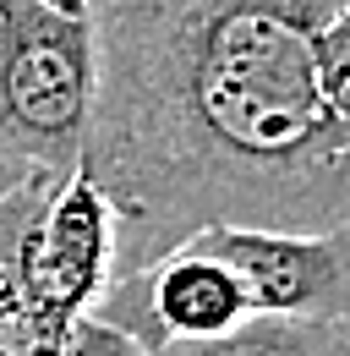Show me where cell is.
<instances>
[{"label":"cell","instance_id":"obj_1","mask_svg":"<svg viewBox=\"0 0 350 356\" xmlns=\"http://www.w3.org/2000/svg\"><path fill=\"white\" fill-rule=\"evenodd\" d=\"M93 121L83 170L121 214V268L203 225L350 220V143L312 39L340 0H88Z\"/></svg>","mask_w":350,"mask_h":356},{"label":"cell","instance_id":"obj_2","mask_svg":"<svg viewBox=\"0 0 350 356\" xmlns=\"http://www.w3.org/2000/svg\"><path fill=\"white\" fill-rule=\"evenodd\" d=\"M93 11L60 17L28 0H0V159L72 176L93 121Z\"/></svg>","mask_w":350,"mask_h":356},{"label":"cell","instance_id":"obj_3","mask_svg":"<svg viewBox=\"0 0 350 356\" xmlns=\"http://www.w3.org/2000/svg\"><path fill=\"white\" fill-rule=\"evenodd\" d=\"M186 241H197L235 274L252 318L350 323V220L328 230L203 225Z\"/></svg>","mask_w":350,"mask_h":356},{"label":"cell","instance_id":"obj_4","mask_svg":"<svg viewBox=\"0 0 350 356\" xmlns=\"http://www.w3.org/2000/svg\"><path fill=\"white\" fill-rule=\"evenodd\" d=\"M121 268V214L83 165L49 186L22 236V296L60 323L93 318Z\"/></svg>","mask_w":350,"mask_h":356},{"label":"cell","instance_id":"obj_5","mask_svg":"<svg viewBox=\"0 0 350 356\" xmlns=\"http://www.w3.org/2000/svg\"><path fill=\"white\" fill-rule=\"evenodd\" d=\"M60 176L49 170H22L17 186L0 192V356H142L126 334H115L99 318H44L22 296V236L49 197Z\"/></svg>","mask_w":350,"mask_h":356},{"label":"cell","instance_id":"obj_6","mask_svg":"<svg viewBox=\"0 0 350 356\" xmlns=\"http://www.w3.org/2000/svg\"><path fill=\"white\" fill-rule=\"evenodd\" d=\"M142 356H334V323H285L247 318L214 340H170Z\"/></svg>","mask_w":350,"mask_h":356},{"label":"cell","instance_id":"obj_7","mask_svg":"<svg viewBox=\"0 0 350 356\" xmlns=\"http://www.w3.org/2000/svg\"><path fill=\"white\" fill-rule=\"evenodd\" d=\"M28 6H44V11H60V17H88V11H93L88 0H28Z\"/></svg>","mask_w":350,"mask_h":356},{"label":"cell","instance_id":"obj_8","mask_svg":"<svg viewBox=\"0 0 350 356\" xmlns=\"http://www.w3.org/2000/svg\"><path fill=\"white\" fill-rule=\"evenodd\" d=\"M334 356H350V323H334Z\"/></svg>","mask_w":350,"mask_h":356}]
</instances>
